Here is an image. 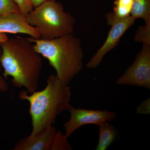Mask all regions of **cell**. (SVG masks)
<instances>
[{
    "instance_id": "15",
    "label": "cell",
    "mask_w": 150,
    "mask_h": 150,
    "mask_svg": "<svg viewBox=\"0 0 150 150\" xmlns=\"http://www.w3.org/2000/svg\"><path fill=\"white\" fill-rule=\"evenodd\" d=\"M13 13H20L13 0H0V16Z\"/></svg>"
},
{
    "instance_id": "3",
    "label": "cell",
    "mask_w": 150,
    "mask_h": 150,
    "mask_svg": "<svg viewBox=\"0 0 150 150\" xmlns=\"http://www.w3.org/2000/svg\"><path fill=\"white\" fill-rule=\"evenodd\" d=\"M35 50L46 58L62 83L69 84L79 74L83 66V50L79 38L69 34L51 40L27 38Z\"/></svg>"
},
{
    "instance_id": "4",
    "label": "cell",
    "mask_w": 150,
    "mask_h": 150,
    "mask_svg": "<svg viewBox=\"0 0 150 150\" xmlns=\"http://www.w3.org/2000/svg\"><path fill=\"white\" fill-rule=\"evenodd\" d=\"M25 18L37 30L40 39L51 40L74 33L75 18L56 1H48L34 7Z\"/></svg>"
},
{
    "instance_id": "14",
    "label": "cell",
    "mask_w": 150,
    "mask_h": 150,
    "mask_svg": "<svg viewBox=\"0 0 150 150\" xmlns=\"http://www.w3.org/2000/svg\"><path fill=\"white\" fill-rule=\"evenodd\" d=\"M66 135L58 131L52 150H71L72 149Z\"/></svg>"
},
{
    "instance_id": "18",
    "label": "cell",
    "mask_w": 150,
    "mask_h": 150,
    "mask_svg": "<svg viewBox=\"0 0 150 150\" xmlns=\"http://www.w3.org/2000/svg\"><path fill=\"white\" fill-rule=\"evenodd\" d=\"M9 86L6 79L0 74V92H5L8 90Z\"/></svg>"
},
{
    "instance_id": "21",
    "label": "cell",
    "mask_w": 150,
    "mask_h": 150,
    "mask_svg": "<svg viewBox=\"0 0 150 150\" xmlns=\"http://www.w3.org/2000/svg\"><path fill=\"white\" fill-rule=\"evenodd\" d=\"M2 48L1 47V45H0V71H1V56L2 54Z\"/></svg>"
},
{
    "instance_id": "13",
    "label": "cell",
    "mask_w": 150,
    "mask_h": 150,
    "mask_svg": "<svg viewBox=\"0 0 150 150\" xmlns=\"http://www.w3.org/2000/svg\"><path fill=\"white\" fill-rule=\"evenodd\" d=\"M134 40L136 42L150 45V21L146 22L145 25L138 27Z\"/></svg>"
},
{
    "instance_id": "16",
    "label": "cell",
    "mask_w": 150,
    "mask_h": 150,
    "mask_svg": "<svg viewBox=\"0 0 150 150\" xmlns=\"http://www.w3.org/2000/svg\"><path fill=\"white\" fill-rule=\"evenodd\" d=\"M20 13L25 17L34 8L30 0H13Z\"/></svg>"
},
{
    "instance_id": "20",
    "label": "cell",
    "mask_w": 150,
    "mask_h": 150,
    "mask_svg": "<svg viewBox=\"0 0 150 150\" xmlns=\"http://www.w3.org/2000/svg\"><path fill=\"white\" fill-rule=\"evenodd\" d=\"M8 39V38L6 33L0 32V44L5 42Z\"/></svg>"
},
{
    "instance_id": "8",
    "label": "cell",
    "mask_w": 150,
    "mask_h": 150,
    "mask_svg": "<svg viewBox=\"0 0 150 150\" xmlns=\"http://www.w3.org/2000/svg\"><path fill=\"white\" fill-rule=\"evenodd\" d=\"M58 132L51 126L36 135L21 139L13 150H52Z\"/></svg>"
},
{
    "instance_id": "7",
    "label": "cell",
    "mask_w": 150,
    "mask_h": 150,
    "mask_svg": "<svg viewBox=\"0 0 150 150\" xmlns=\"http://www.w3.org/2000/svg\"><path fill=\"white\" fill-rule=\"evenodd\" d=\"M136 19L131 16L112 23L107 38L86 65L88 69H95L99 66L103 57L118 45L120 39L126 31L134 24Z\"/></svg>"
},
{
    "instance_id": "11",
    "label": "cell",
    "mask_w": 150,
    "mask_h": 150,
    "mask_svg": "<svg viewBox=\"0 0 150 150\" xmlns=\"http://www.w3.org/2000/svg\"><path fill=\"white\" fill-rule=\"evenodd\" d=\"M99 140L96 150H105L118 136V131L113 125L105 121L98 125Z\"/></svg>"
},
{
    "instance_id": "9",
    "label": "cell",
    "mask_w": 150,
    "mask_h": 150,
    "mask_svg": "<svg viewBox=\"0 0 150 150\" xmlns=\"http://www.w3.org/2000/svg\"><path fill=\"white\" fill-rule=\"evenodd\" d=\"M0 32L22 33L35 39L40 38L37 30L30 25L20 13H13L0 16Z\"/></svg>"
},
{
    "instance_id": "6",
    "label": "cell",
    "mask_w": 150,
    "mask_h": 150,
    "mask_svg": "<svg viewBox=\"0 0 150 150\" xmlns=\"http://www.w3.org/2000/svg\"><path fill=\"white\" fill-rule=\"evenodd\" d=\"M69 120L64 124L65 134L69 138L77 129L84 125L96 124L98 126L105 121H111L116 118L115 112L104 110H88L83 108H74L69 110Z\"/></svg>"
},
{
    "instance_id": "2",
    "label": "cell",
    "mask_w": 150,
    "mask_h": 150,
    "mask_svg": "<svg viewBox=\"0 0 150 150\" xmlns=\"http://www.w3.org/2000/svg\"><path fill=\"white\" fill-rule=\"evenodd\" d=\"M46 83V87L40 91L28 94L26 90H23L19 94V99L30 103L32 126L30 136L52 126L58 115L72 107V93L69 85L63 83L54 74L48 76Z\"/></svg>"
},
{
    "instance_id": "12",
    "label": "cell",
    "mask_w": 150,
    "mask_h": 150,
    "mask_svg": "<svg viewBox=\"0 0 150 150\" xmlns=\"http://www.w3.org/2000/svg\"><path fill=\"white\" fill-rule=\"evenodd\" d=\"M131 16L143 19L145 22L150 21V0H133Z\"/></svg>"
},
{
    "instance_id": "5",
    "label": "cell",
    "mask_w": 150,
    "mask_h": 150,
    "mask_svg": "<svg viewBox=\"0 0 150 150\" xmlns=\"http://www.w3.org/2000/svg\"><path fill=\"white\" fill-rule=\"evenodd\" d=\"M115 83L150 89V45L142 44L133 64Z\"/></svg>"
},
{
    "instance_id": "10",
    "label": "cell",
    "mask_w": 150,
    "mask_h": 150,
    "mask_svg": "<svg viewBox=\"0 0 150 150\" xmlns=\"http://www.w3.org/2000/svg\"><path fill=\"white\" fill-rule=\"evenodd\" d=\"M133 0H115L113 11L105 15L108 25L131 16Z\"/></svg>"
},
{
    "instance_id": "19",
    "label": "cell",
    "mask_w": 150,
    "mask_h": 150,
    "mask_svg": "<svg viewBox=\"0 0 150 150\" xmlns=\"http://www.w3.org/2000/svg\"><path fill=\"white\" fill-rule=\"evenodd\" d=\"M30 1L34 8L45 2L48 1H56V0H30Z\"/></svg>"
},
{
    "instance_id": "1",
    "label": "cell",
    "mask_w": 150,
    "mask_h": 150,
    "mask_svg": "<svg viewBox=\"0 0 150 150\" xmlns=\"http://www.w3.org/2000/svg\"><path fill=\"white\" fill-rule=\"evenodd\" d=\"M0 45L4 77H11L14 86L23 87L28 94L37 91L43 61L33 43L28 38L17 36L8 38Z\"/></svg>"
},
{
    "instance_id": "17",
    "label": "cell",
    "mask_w": 150,
    "mask_h": 150,
    "mask_svg": "<svg viewBox=\"0 0 150 150\" xmlns=\"http://www.w3.org/2000/svg\"><path fill=\"white\" fill-rule=\"evenodd\" d=\"M138 114H150V99L148 98L141 103L140 105L137 108L136 110Z\"/></svg>"
}]
</instances>
